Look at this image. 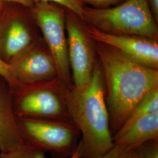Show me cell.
<instances>
[{"label": "cell", "mask_w": 158, "mask_h": 158, "mask_svg": "<svg viewBox=\"0 0 158 158\" xmlns=\"http://www.w3.org/2000/svg\"><path fill=\"white\" fill-rule=\"evenodd\" d=\"M98 52L105 76L106 102L113 135L137 104L158 87V72L109 46L99 47Z\"/></svg>", "instance_id": "obj_1"}, {"label": "cell", "mask_w": 158, "mask_h": 158, "mask_svg": "<svg viewBox=\"0 0 158 158\" xmlns=\"http://www.w3.org/2000/svg\"><path fill=\"white\" fill-rule=\"evenodd\" d=\"M102 77L94 69L87 85L68 89L66 94L70 118L81 136L83 158H100L114 145Z\"/></svg>", "instance_id": "obj_2"}, {"label": "cell", "mask_w": 158, "mask_h": 158, "mask_svg": "<svg viewBox=\"0 0 158 158\" xmlns=\"http://www.w3.org/2000/svg\"><path fill=\"white\" fill-rule=\"evenodd\" d=\"M83 19L93 27L115 35L155 40L158 29L148 0H127L113 8H85Z\"/></svg>", "instance_id": "obj_3"}, {"label": "cell", "mask_w": 158, "mask_h": 158, "mask_svg": "<svg viewBox=\"0 0 158 158\" xmlns=\"http://www.w3.org/2000/svg\"><path fill=\"white\" fill-rule=\"evenodd\" d=\"M25 143L44 151L70 155L78 145L79 130L71 120L17 117Z\"/></svg>", "instance_id": "obj_4"}, {"label": "cell", "mask_w": 158, "mask_h": 158, "mask_svg": "<svg viewBox=\"0 0 158 158\" xmlns=\"http://www.w3.org/2000/svg\"><path fill=\"white\" fill-rule=\"evenodd\" d=\"M11 90L17 117L71 120L66 100L68 90L60 89L55 80L21 85Z\"/></svg>", "instance_id": "obj_5"}, {"label": "cell", "mask_w": 158, "mask_h": 158, "mask_svg": "<svg viewBox=\"0 0 158 158\" xmlns=\"http://www.w3.org/2000/svg\"><path fill=\"white\" fill-rule=\"evenodd\" d=\"M30 9L56 64L58 75L68 88L72 89L64 12L57 4L51 2H36Z\"/></svg>", "instance_id": "obj_6"}, {"label": "cell", "mask_w": 158, "mask_h": 158, "mask_svg": "<svg viewBox=\"0 0 158 158\" xmlns=\"http://www.w3.org/2000/svg\"><path fill=\"white\" fill-rule=\"evenodd\" d=\"M27 8L6 2L0 12V58L9 65L35 46Z\"/></svg>", "instance_id": "obj_7"}, {"label": "cell", "mask_w": 158, "mask_h": 158, "mask_svg": "<svg viewBox=\"0 0 158 158\" xmlns=\"http://www.w3.org/2000/svg\"><path fill=\"white\" fill-rule=\"evenodd\" d=\"M10 66L14 83L11 90L21 85L51 81L59 76L51 54L36 46Z\"/></svg>", "instance_id": "obj_8"}, {"label": "cell", "mask_w": 158, "mask_h": 158, "mask_svg": "<svg viewBox=\"0 0 158 158\" xmlns=\"http://www.w3.org/2000/svg\"><path fill=\"white\" fill-rule=\"evenodd\" d=\"M68 32V58L72 69L74 88L80 89L90 81L93 55L89 42L76 19L69 14L65 20Z\"/></svg>", "instance_id": "obj_9"}, {"label": "cell", "mask_w": 158, "mask_h": 158, "mask_svg": "<svg viewBox=\"0 0 158 158\" xmlns=\"http://www.w3.org/2000/svg\"><path fill=\"white\" fill-rule=\"evenodd\" d=\"M92 39L121 51L136 62L149 68L158 67V45L155 40L134 36L109 34L94 27L88 29Z\"/></svg>", "instance_id": "obj_10"}, {"label": "cell", "mask_w": 158, "mask_h": 158, "mask_svg": "<svg viewBox=\"0 0 158 158\" xmlns=\"http://www.w3.org/2000/svg\"><path fill=\"white\" fill-rule=\"evenodd\" d=\"M24 143L17 125L11 89L0 76V152H8Z\"/></svg>", "instance_id": "obj_11"}, {"label": "cell", "mask_w": 158, "mask_h": 158, "mask_svg": "<svg viewBox=\"0 0 158 158\" xmlns=\"http://www.w3.org/2000/svg\"><path fill=\"white\" fill-rule=\"evenodd\" d=\"M113 143L132 152L143 143L158 140V113L136 119L113 135Z\"/></svg>", "instance_id": "obj_12"}, {"label": "cell", "mask_w": 158, "mask_h": 158, "mask_svg": "<svg viewBox=\"0 0 158 158\" xmlns=\"http://www.w3.org/2000/svg\"><path fill=\"white\" fill-rule=\"evenodd\" d=\"M158 113V87L149 93L139 102L130 116L127 119L124 124L119 129H124L130 126L133 122L143 116Z\"/></svg>", "instance_id": "obj_13"}, {"label": "cell", "mask_w": 158, "mask_h": 158, "mask_svg": "<svg viewBox=\"0 0 158 158\" xmlns=\"http://www.w3.org/2000/svg\"><path fill=\"white\" fill-rule=\"evenodd\" d=\"M0 158H46L45 152L24 143L6 152H0Z\"/></svg>", "instance_id": "obj_14"}, {"label": "cell", "mask_w": 158, "mask_h": 158, "mask_svg": "<svg viewBox=\"0 0 158 158\" xmlns=\"http://www.w3.org/2000/svg\"><path fill=\"white\" fill-rule=\"evenodd\" d=\"M131 158H158V140L148 142L132 151Z\"/></svg>", "instance_id": "obj_15"}, {"label": "cell", "mask_w": 158, "mask_h": 158, "mask_svg": "<svg viewBox=\"0 0 158 158\" xmlns=\"http://www.w3.org/2000/svg\"><path fill=\"white\" fill-rule=\"evenodd\" d=\"M36 2H51L57 5L62 6L66 8L74 15H77L83 19L84 8L82 2L79 0H34Z\"/></svg>", "instance_id": "obj_16"}, {"label": "cell", "mask_w": 158, "mask_h": 158, "mask_svg": "<svg viewBox=\"0 0 158 158\" xmlns=\"http://www.w3.org/2000/svg\"><path fill=\"white\" fill-rule=\"evenodd\" d=\"M132 152L118 145H114L100 158H131Z\"/></svg>", "instance_id": "obj_17"}, {"label": "cell", "mask_w": 158, "mask_h": 158, "mask_svg": "<svg viewBox=\"0 0 158 158\" xmlns=\"http://www.w3.org/2000/svg\"><path fill=\"white\" fill-rule=\"evenodd\" d=\"M0 76L6 80L10 86L11 89L13 86V79L10 70V66L4 62L0 58Z\"/></svg>", "instance_id": "obj_18"}, {"label": "cell", "mask_w": 158, "mask_h": 158, "mask_svg": "<svg viewBox=\"0 0 158 158\" xmlns=\"http://www.w3.org/2000/svg\"><path fill=\"white\" fill-rule=\"evenodd\" d=\"M81 2H85L97 8H107L121 1V0H79Z\"/></svg>", "instance_id": "obj_19"}, {"label": "cell", "mask_w": 158, "mask_h": 158, "mask_svg": "<svg viewBox=\"0 0 158 158\" xmlns=\"http://www.w3.org/2000/svg\"><path fill=\"white\" fill-rule=\"evenodd\" d=\"M148 2L155 21L158 22V0H148Z\"/></svg>", "instance_id": "obj_20"}, {"label": "cell", "mask_w": 158, "mask_h": 158, "mask_svg": "<svg viewBox=\"0 0 158 158\" xmlns=\"http://www.w3.org/2000/svg\"><path fill=\"white\" fill-rule=\"evenodd\" d=\"M6 2H13L20 4L29 8H31L34 6L35 2L34 0H1Z\"/></svg>", "instance_id": "obj_21"}, {"label": "cell", "mask_w": 158, "mask_h": 158, "mask_svg": "<svg viewBox=\"0 0 158 158\" xmlns=\"http://www.w3.org/2000/svg\"><path fill=\"white\" fill-rule=\"evenodd\" d=\"M82 157V146L81 142H80L78 145L74 150L73 152L72 153L69 157L68 158H81Z\"/></svg>", "instance_id": "obj_22"}, {"label": "cell", "mask_w": 158, "mask_h": 158, "mask_svg": "<svg viewBox=\"0 0 158 158\" xmlns=\"http://www.w3.org/2000/svg\"><path fill=\"white\" fill-rule=\"evenodd\" d=\"M6 2L0 0V12L1 11V10H2V8H3V7L5 6Z\"/></svg>", "instance_id": "obj_23"}]
</instances>
